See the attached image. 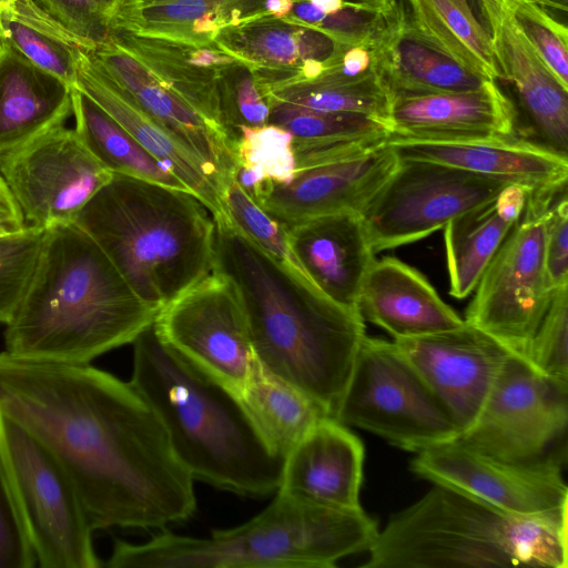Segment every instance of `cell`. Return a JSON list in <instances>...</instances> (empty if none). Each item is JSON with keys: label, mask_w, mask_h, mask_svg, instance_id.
Instances as JSON below:
<instances>
[{"label": "cell", "mask_w": 568, "mask_h": 568, "mask_svg": "<svg viewBox=\"0 0 568 568\" xmlns=\"http://www.w3.org/2000/svg\"><path fill=\"white\" fill-rule=\"evenodd\" d=\"M0 413L59 459L94 529L163 530L194 514L193 478L130 383L90 364L30 361L3 351Z\"/></svg>", "instance_id": "cell-1"}, {"label": "cell", "mask_w": 568, "mask_h": 568, "mask_svg": "<svg viewBox=\"0 0 568 568\" xmlns=\"http://www.w3.org/2000/svg\"><path fill=\"white\" fill-rule=\"evenodd\" d=\"M213 271L237 290L257 363L335 418L365 324L232 223L214 219Z\"/></svg>", "instance_id": "cell-2"}, {"label": "cell", "mask_w": 568, "mask_h": 568, "mask_svg": "<svg viewBox=\"0 0 568 568\" xmlns=\"http://www.w3.org/2000/svg\"><path fill=\"white\" fill-rule=\"evenodd\" d=\"M159 311L75 223L55 225L45 230L33 274L6 325L4 351L30 361L90 364L133 343Z\"/></svg>", "instance_id": "cell-3"}, {"label": "cell", "mask_w": 568, "mask_h": 568, "mask_svg": "<svg viewBox=\"0 0 568 568\" xmlns=\"http://www.w3.org/2000/svg\"><path fill=\"white\" fill-rule=\"evenodd\" d=\"M132 344L129 383L161 419L193 480L250 497L276 491L284 457L268 449L239 396L164 343L153 324Z\"/></svg>", "instance_id": "cell-4"}, {"label": "cell", "mask_w": 568, "mask_h": 568, "mask_svg": "<svg viewBox=\"0 0 568 568\" xmlns=\"http://www.w3.org/2000/svg\"><path fill=\"white\" fill-rule=\"evenodd\" d=\"M191 192L112 174L74 223L161 310L213 271L215 222Z\"/></svg>", "instance_id": "cell-5"}, {"label": "cell", "mask_w": 568, "mask_h": 568, "mask_svg": "<svg viewBox=\"0 0 568 568\" xmlns=\"http://www.w3.org/2000/svg\"><path fill=\"white\" fill-rule=\"evenodd\" d=\"M378 532L363 508L341 509L276 490L248 521L213 530L206 538L166 530L143 544L116 539L110 568H332L368 551Z\"/></svg>", "instance_id": "cell-6"}, {"label": "cell", "mask_w": 568, "mask_h": 568, "mask_svg": "<svg viewBox=\"0 0 568 568\" xmlns=\"http://www.w3.org/2000/svg\"><path fill=\"white\" fill-rule=\"evenodd\" d=\"M567 518L513 516L434 484L378 530L363 567L567 568Z\"/></svg>", "instance_id": "cell-7"}, {"label": "cell", "mask_w": 568, "mask_h": 568, "mask_svg": "<svg viewBox=\"0 0 568 568\" xmlns=\"http://www.w3.org/2000/svg\"><path fill=\"white\" fill-rule=\"evenodd\" d=\"M0 457L41 568H98L95 530L81 497L52 452L0 413Z\"/></svg>", "instance_id": "cell-8"}, {"label": "cell", "mask_w": 568, "mask_h": 568, "mask_svg": "<svg viewBox=\"0 0 568 568\" xmlns=\"http://www.w3.org/2000/svg\"><path fill=\"white\" fill-rule=\"evenodd\" d=\"M335 419L415 453L460 435L454 417L394 341L367 335Z\"/></svg>", "instance_id": "cell-9"}, {"label": "cell", "mask_w": 568, "mask_h": 568, "mask_svg": "<svg viewBox=\"0 0 568 568\" xmlns=\"http://www.w3.org/2000/svg\"><path fill=\"white\" fill-rule=\"evenodd\" d=\"M566 187L529 192L521 215L481 274L464 318L524 359L555 292L545 264L546 217Z\"/></svg>", "instance_id": "cell-10"}, {"label": "cell", "mask_w": 568, "mask_h": 568, "mask_svg": "<svg viewBox=\"0 0 568 568\" xmlns=\"http://www.w3.org/2000/svg\"><path fill=\"white\" fill-rule=\"evenodd\" d=\"M567 426L568 381L546 376L511 354L475 423L457 439L507 462L565 465Z\"/></svg>", "instance_id": "cell-11"}, {"label": "cell", "mask_w": 568, "mask_h": 568, "mask_svg": "<svg viewBox=\"0 0 568 568\" xmlns=\"http://www.w3.org/2000/svg\"><path fill=\"white\" fill-rule=\"evenodd\" d=\"M400 161V160H399ZM508 185L428 161H400L359 213L374 253L427 237Z\"/></svg>", "instance_id": "cell-12"}, {"label": "cell", "mask_w": 568, "mask_h": 568, "mask_svg": "<svg viewBox=\"0 0 568 568\" xmlns=\"http://www.w3.org/2000/svg\"><path fill=\"white\" fill-rule=\"evenodd\" d=\"M159 337L236 395L255 365L245 313L234 284L212 271L161 307Z\"/></svg>", "instance_id": "cell-13"}, {"label": "cell", "mask_w": 568, "mask_h": 568, "mask_svg": "<svg viewBox=\"0 0 568 568\" xmlns=\"http://www.w3.org/2000/svg\"><path fill=\"white\" fill-rule=\"evenodd\" d=\"M0 176L26 224L47 230L74 223L112 173L62 124L2 154Z\"/></svg>", "instance_id": "cell-14"}, {"label": "cell", "mask_w": 568, "mask_h": 568, "mask_svg": "<svg viewBox=\"0 0 568 568\" xmlns=\"http://www.w3.org/2000/svg\"><path fill=\"white\" fill-rule=\"evenodd\" d=\"M562 464H519L479 453L457 438L423 450L410 469L433 484L477 498L506 514L534 519L567 518Z\"/></svg>", "instance_id": "cell-15"}, {"label": "cell", "mask_w": 568, "mask_h": 568, "mask_svg": "<svg viewBox=\"0 0 568 568\" xmlns=\"http://www.w3.org/2000/svg\"><path fill=\"white\" fill-rule=\"evenodd\" d=\"M394 343L454 417L460 434L475 423L513 354L467 322L455 329Z\"/></svg>", "instance_id": "cell-16"}, {"label": "cell", "mask_w": 568, "mask_h": 568, "mask_svg": "<svg viewBox=\"0 0 568 568\" xmlns=\"http://www.w3.org/2000/svg\"><path fill=\"white\" fill-rule=\"evenodd\" d=\"M388 141L369 151L295 168L293 178L263 187L257 203L285 227L335 213H361L399 164Z\"/></svg>", "instance_id": "cell-17"}, {"label": "cell", "mask_w": 568, "mask_h": 568, "mask_svg": "<svg viewBox=\"0 0 568 568\" xmlns=\"http://www.w3.org/2000/svg\"><path fill=\"white\" fill-rule=\"evenodd\" d=\"M503 79L513 83L529 141L568 155V89L513 21L503 0H478Z\"/></svg>", "instance_id": "cell-18"}, {"label": "cell", "mask_w": 568, "mask_h": 568, "mask_svg": "<svg viewBox=\"0 0 568 568\" xmlns=\"http://www.w3.org/2000/svg\"><path fill=\"white\" fill-rule=\"evenodd\" d=\"M517 112L495 80L474 90L392 97L389 129L396 138L468 141L516 135Z\"/></svg>", "instance_id": "cell-19"}, {"label": "cell", "mask_w": 568, "mask_h": 568, "mask_svg": "<svg viewBox=\"0 0 568 568\" xmlns=\"http://www.w3.org/2000/svg\"><path fill=\"white\" fill-rule=\"evenodd\" d=\"M75 87L166 166L203 203L213 219L227 216L223 184L216 171L149 115L88 50H82L79 55Z\"/></svg>", "instance_id": "cell-20"}, {"label": "cell", "mask_w": 568, "mask_h": 568, "mask_svg": "<svg viewBox=\"0 0 568 568\" xmlns=\"http://www.w3.org/2000/svg\"><path fill=\"white\" fill-rule=\"evenodd\" d=\"M214 41L251 70L265 97L290 82L318 75L341 44L315 28L272 14L226 27Z\"/></svg>", "instance_id": "cell-21"}, {"label": "cell", "mask_w": 568, "mask_h": 568, "mask_svg": "<svg viewBox=\"0 0 568 568\" xmlns=\"http://www.w3.org/2000/svg\"><path fill=\"white\" fill-rule=\"evenodd\" d=\"M388 143L400 161L434 162L529 191L567 184V158L517 135L448 142L389 135Z\"/></svg>", "instance_id": "cell-22"}, {"label": "cell", "mask_w": 568, "mask_h": 568, "mask_svg": "<svg viewBox=\"0 0 568 568\" xmlns=\"http://www.w3.org/2000/svg\"><path fill=\"white\" fill-rule=\"evenodd\" d=\"M88 51L149 115L211 165L224 186L235 170L234 142L226 131L197 113L112 40Z\"/></svg>", "instance_id": "cell-23"}, {"label": "cell", "mask_w": 568, "mask_h": 568, "mask_svg": "<svg viewBox=\"0 0 568 568\" xmlns=\"http://www.w3.org/2000/svg\"><path fill=\"white\" fill-rule=\"evenodd\" d=\"M365 450L337 419L323 416L284 458L277 490L320 505L359 509Z\"/></svg>", "instance_id": "cell-24"}, {"label": "cell", "mask_w": 568, "mask_h": 568, "mask_svg": "<svg viewBox=\"0 0 568 568\" xmlns=\"http://www.w3.org/2000/svg\"><path fill=\"white\" fill-rule=\"evenodd\" d=\"M286 231L294 257L315 287L333 302L357 310L363 280L375 261L359 214L322 215Z\"/></svg>", "instance_id": "cell-25"}, {"label": "cell", "mask_w": 568, "mask_h": 568, "mask_svg": "<svg viewBox=\"0 0 568 568\" xmlns=\"http://www.w3.org/2000/svg\"><path fill=\"white\" fill-rule=\"evenodd\" d=\"M357 310L364 321L394 339L446 332L465 322L419 271L393 256L374 261L363 280Z\"/></svg>", "instance_id": "cell-26"}, {"label": "cell", "mask_w": 568, "mask_h": 568, "mask_svg": "<svg viewBox=\"0 0 568 568\" xmlns=\"http://www.w3.org/2000/svg\"><path fill=\"white\" fill-rule=\"evenodd\" d=\"M108 40L130 52L197 113L226 131L217 78L223 67L237 59L224 52L214 40L191 42L126 30L111 31Z\"/></svg>", "instance_id": "cell-27"}, {"label": "cell", "mask_w": 568, "mask_h": 568, "mask_svg": "<svg viewBox=\"0 0 568 568\" xmlns=\"http://www.w3.org/2000/svg\"><path fill=\"white\" fill-rule=\"evenodd\" d=\"M72 89L0 40V156L64 124Z\"/></svg>", "instance_id": "cell-28"}, {"label": "cell", "mask_w": 568, "mask_h": 568, "mask_svg": "<svg viewBox=\"0 0 568 568\" xmlns=\"http://www.w3.org/2000/svg\"><path fill=\"white\" fill-rule=\"evenodd\" d=\"M377 72L392 97L474 90L489 80L426 41L405 8L379 39Z\"/></svg>", "instance_id": "cell-29"}, {"label": "cell", "mask_w": 568, "mask_h": 568, "mask_svg": "<svg viewBox=\"0 0 568 568\" xmlns=\"http://www.w3.org/2000/svg\"><path fill=\"white\" fill-rule=\"evenodd\" d=\"M266 0H115L110 33L126 30L210 42L222 29L266 14Z\"/></svg>", "instance_id": "cell-30"}, {"label": "cell", "mask_w": 568, "mask_h": 568, "mask_svg": "<svg viewBox=\"0 0 568 568\" xmlns=\"http://www.w3.org/2000/svg\"><path fill=\"white\" fill-rule=\"evenodd\" d=\"M268 123L293 136L296 166L359 154L388 141L389 128L373 118L270 102Z\"/></svg>", "instance_id": "cell-31"}, {"label": "cell", "mask_w": 568, "mask_h": 568, "mask_svg": "<svg viewBox=\"0 0 568 568\" xmlns=\"http://www.w3.org/2000/svg\"><path fill=\"white\" fill-rule=\"evenodd\" d=\"M406 14L430 44L467 70L489 80L503 78L491 39L471 0H407Z\"/></svg>", "instance_id": "cell-32"}, {"label": "cell", "mask_w": 568, "mask_h": 568, "mask_svg": "<svg viewBox=\"0 0 568 568\" xmlns=\"http://www.w3.org/2000/svg\"><path fill=\"white\" fill-rule=\"evenodd\" d=\"M72 114L75 119L74 130L79 138L110 173L189 191L113 116L77 87L72 89Z\"/></svg>", "instance_id": "cell-33"}, {"label": "cell", "mask_w": 568, "mask_h": 568, "mask_svg": "<svg viewBox=\"0 0 568 568\" xmlns=\"http://www.w3.org/2000/svg\"><path fill=\"white\" fill-rule=\"evenodd\" d=\"M237 396L268 449L284 458L326 416L307 396L264 369L257 361Z\"/></svg>", "instance_id": "cell-34"}, {"label": "cell", "mask_w": 568, "mask_h": 568, "mask_svg": "<svg viewBox=\"0 0 568 568\" xmlns=\"http://www.w3.org/2000/svg\"><path fill=\"white\" fill-rule=\"evenodd\" d=\"M0 40L72 88L77 85L79 55L91 49L31 0H19L0 11Z\"/></svg>", "instance_id": "cell-35"}, {"label": "cell", "mask_w": 568, "mask_h": 568, "mask_svg": "<svg viewBox=\"0 0 568 568\" xmlns=\"http://www.w3.org/2000/svg\"><path fill=\"white\" fill-rule=\"evenodd\" d=\"M266 98L268 103L275 101L317 111L366 115L389 128L392 94L377 72L348 78L325 67L314 78L268 91Z\"/></svg>", "instance_id": "cell-36"}, {"label": "cell", "mask_w": 568, "mask_h": 568, "mask_svg": "<svg viewBox=\"0 0 568 568\" xmlns=\"http://www.w3.org/2000/svg\"><path fill=\"white\" fill-rule=\"evenodd\" d=\"M514 224L498 212L495 201L446 224L444 240L452 296L460 300L474 292Z\"/></svg>", "instance_id": "cell-37"}, {"label": "cell", "mask_w": 568, "mask_h": 568, "mask_svg": "<svg viewBox=\"0 0 568 568\" xmlns=\"http://www.w3.org/2000/svg\"><path fill=\"white\" fill-rule=\"evenodd\" d=\"M234 156L233 178L255 201L264 186L286 183L295 172L293 136L274 124L241 128L234 141Z\"/></svg>", "instance_id": "cell-38"}, {"label": "cell", "mask_w": 568, "mask_h": 568, "mask_svg": "<svg viewBox=\"0 0 568 568\" xmlns=\"http://www.w3.org/2000/svg\"><path fill=\"white\" fill-rule=\"evenodd\" d=\"M223 202L237 230L267 254L305 276L290 248L286 227L252 199L233 176L223 186Z\"/></svg>", "instance_id": "cell-39"}, {"label": "cell", "mask_w": 568, "mask_h": 568, "mask_svg": "<svg viewBox=\"0 0 568 568\" xmlns=\"http://www.w3.org/2000/svg\"><path fill=\"white\" fill-rule=\"evenodd\" d=\"M45 230L26 225L0 237V323L13 317L33 274Z\"/></svg>", "instance_id": "cell-40"}, {"label": "cell", "mask_w": 568, "mask_h": 568, "mask_svg": "<svg viewBox=\"0 0 568 568\" xmlns=\"http://www.w3.org/2000/svg\"><path fill=\"white\" fill-rule=\"evenodd\" d=\"M513 21L548 69L568 89V29L558 16L532 0H503Z\"/></svg>", "instance_id": "cell-41"}, {"label": "cell", "mask_w": 568, "mask_h": 568, "mask_svg": "<svg viewBox=\"0 0 568 568\" xmlns=\"http://www.w3.org/2000/svg\"><path fill=\"white\" fill-rule=\"evenodd\" d=\"M222 122L233 142L243 126L268 123L271 106L251 70L236 60L223 67L217 78Z\"/></svg>", "instance_id": "cell-42"}, {"label": "cell", "mask_w": 568, "mask_h": 568, "mask_svg": "<svg viewBox=\"0 0 568 568\" xmlns=\"http://www.w3.org/2000/svg\"><path fill=\"white\" fill-rule=\"evenodd\" d=\"M525 361L546 376L568 381V285L555 290Z\"/></svg>", "instance_id": "cell-43"}, {"label": "cell", "mask_w": 568, "mask_h": 568, "mask_svg": "<svg viewBox=\"0 0 568 568\" xmlns=\"http://www.w3.org/2000/svg\"><path fill=\"white\" fill-rule=\"evenodd\" d=\"M52 20L91 49L110 37L115 0H31Z\"/></svg>", "instance_id": "cell-44"}, {"label": "cell", "mask_w": 568, "mask_h": 568, "mask_svg": "<svg viewBox=\"0 0 568 568\" xmlns=\"http://www.w3.org/2000/svg\"><path fill=\"white\" fill-rule=\"evenodd\" d=\"M36 566V556L0 457V568Z\"/></svg>", "instance_id": "cell-45"}, {"label": "cell", "mask_w": 568, "mask_h": 568, "mask_svg": "<svg viewBox=\"0 0 568 568\" xmlns=\"http://www.w3.org/2000/svg\"><path fill=\"white\" fill-rule=\"evenodd\" d=\"M545 264L552 290L568 285L567 187L555 197L547 213Z\"/></svg>", "instance_id": "cell-46"}, {"label": "cell", "mask_w": 568, "mask_h": 568, "mask_svg": "<svg viewBox=\"0 0 568 568\" xmlns=\"http://www.w3.org/2000/svg\"><path fill=\"white\" fill-rule=\"evenodd\" d=\"M26 225L17 202L0 176V232L10 234L22 230Z\"/></svg>", "instance_id": "cell-47"}, {"label": "cell", "mask_w": 568, "mask_h": 568, "mask_svg": "<svg viewBox=\"0 0 568 568\" xmlns=\"http://www.w3.org/2000/svg\"><path fill=\"white\" fill-rule=\"evenodd\" d=\"M539 6L544 7L545 9L549 10L550 12L557 14L560 17V13L562 16H567L568 10V0H532Z\"/></svg>", "instance_id": "cell-48"}, {"label": "cell", "mask_w": 568, "mask_h": 568, "mask_svg": "<svg viewBox=\"0 0 568 568\" xmlns=\"http://www.w3.org/2000/svg\"><path fill=\"white\" fill-rule=\"evenodd\" d=\"M19 0H0V11L12 8Z\"/></svg>", "instance_id": "cell-49"}, {"label": "cell", "mask_w": 568, "mask_h": 568, "mask_svg": "<svg viewBox=\"0 0 568 568\" xmlns=\"http://www.w3.org/2000/svg\"><path fill=\"white\" fill-rule=\"evenodd\" d=\"M376 1H383V2H397V1H400V0H376Z\"/></svg>", "instance_id": "cell-50"}, {"label": "cell", "mask_w": 568, "mask_h": 568, "mask_svg": "<svg viewBox=\"0 0 568 568\" xmlns=\"http://www.w3.org/2000/svg\"><path fill=\"white\" fill-rule=\"evenodd\" d=\"M135 1L145 2V1H152V0H135Z\"/></svg>", "instance_id": "cell-51"}, {"label": "cell", "mask_w": 568, "mask_h": 568, "mask_svg": "<svg viewBox=\"0 0 568 568\" xmlns=\"http://www.w3.org/2000/svg\"><path fill=\"white\" fill-rule=\"evenodd\" d=\"M2 235H6V234L0 232V237H1Z\"/></svg>", "instance_id": "cell-52"}]
</instances>
